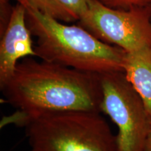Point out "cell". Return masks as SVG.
I'll return each mask as SVG.
<instances>
[{"label":"cell","instance_id":"cell-5","mask_svg":"<svg viewBox=\"0 0 151 151\" xmlns=\"http://www.w3.org/2000/svg\"><path fill=\"white\" fill-rule=\"evenodd\" d=\"M78 25L100 41L125 52L151 46V8L120 10L89 0Z\"/></svg>","mask_w":151,"mask_h":151},{"label":"cell","instance_id":"cell-1","mask_svg":"<svg viewBox=\"0 0 151 151\" xmlns=\"http://www.w3.org/2000/svg\"><path fill=\"white\" fill-rule=\"evenodd\" d=\"M0 88L6 101L18 109L14 118L20 125L49 113H101V74L32 57L19 62L11 78Z\"/></svg>","mask_w":151,"mask_h":151},{"label":"cell","instance_id":"cell-10","mask_svg":"<svg viewBox=\"0 0 151 151\" xmlns=\"http://www.w3.org/2000/svg\"><path fill=\"white\" fill-rule=\"evenodd\" d=\"M146 151H151V125L146 143Z\"/></svg>","mask_w":151,"mask_h":151},{"label":"cell","instance_id":"cell-9","mask_svg":"<svg viewBox=\"0 0 151 151\" xmlns=\"http://www.w3.org/2000/svg\"><path fill=\"white\" fill-rule=\"evenodd\" d=\"M106 6L114 9L129 10L137 8H151V0H98Z\"/></svg>","mask_w":151,"mask_h":151},{"label":"cell","instance_id":"cell-8","mask_svg":"<svg viewBox=\"0 0 151 151\" xmlns=\"http://www.w3.org/2000/svg\"><path fill=\"white\" fill-rule=\"evenodd\" d=\"M22 1L39 12L59 20L78 21L88 8L89 0H17Z\"/></svg>","mask_w":151,"mask_h":151},{"label":"cell","instance_id":"cell-6","mask_svg":"<svg viewBox=\"0 0 151 151\" xmlns=\"http://www.w3.org/2000/svg\"><path fill=\"white\" fill-rule=\"evenodd\" d=\"M32 34L26 22V9L18 2L13 8L0 43V87L11 78L19 60L36 57Z\"/></svg>","mask_w":151,"mask_h":151},{"label":"cell","instance_id":"cell-2","mask_svg":"<svg viewBox=\"0 0 151 151\" xmlns=\"http://www.w3.org/2000/svg\"><path fill=\"white\" fill-rule=\"evenodd\" d=\"M26 22L36 37V57L58 64L98 74L122 71L125 51L100 41L80 25H70L39 12L22 1Z\"/></svg>","mask_w":151,"mask_h":151},{"label":"cell","instance_id":"cell-4","mask_svg":"<svg viewBox=\"0 0 151 151\" xmlns=\"http://www.w3.org/2000/svg\"><path fill=\"white\" fill-rule=\"evenodd\" d=\"M101 112L118 127V151H146L150 122L141 97L122 71L101 74Z\"/></svg>","mask_w":151,"mask_h":151},{"label":"cell","instance_id":"cell-11","mask_svg":"<svg viewBox=\"0 0 151 151\" xmlns=\"http://www.w3.org/2000/svg\"><path fill=\"white\" fill-rule=\"evenodd\" d=\"M7 0H1V2H3V3H4L5 1H6Z\"/></svg>","mask_w":151,"mask_h":151},{"label":"cell","instance_id":"cell-7","mask_svg":"<svg viewBox=\"0 0 151 151\" xmlns=\"http://www.w3.org/2000/svg\"><path fill=\"white\" fill-rule=\"evenodd\" d=\"M124 73L142 99L151 125V46L125 52Z\"/></svg>","mask_w":151,"mask_h":151},{"label":"cell","instance_id":"cell-3","mask_svg":"<svg viewBox=\"0 0 151 151\" xmlns=\"http://www.w3.org/2000/svg\"><path fill=\"white\" fill-rule=\"evenodd\" d=\"M25 127L29 151H118L116 136L99 112L49 113Z\"/></svg>","mask_w":151,"mask_h":151}]
</instances>
